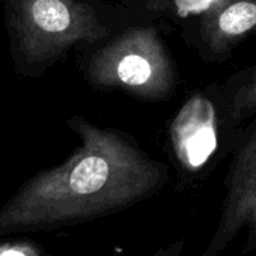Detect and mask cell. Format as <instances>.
<instances>
[{
    "instance_id": "7",
    "label": "cell",
    "mask_w": 256,
    "mask_h": 256,
    "mask_svg": "<svg viewBox=\"0 0 256 256\" xmlns=\"http://www.w3.org/2000/svg\"><path fill=\"white\" fill-rule=\"evenodd\" d=\"M228 114L234 125L241 128L242 122L256 116V70L238 84L229 88L223 95Z\"/></svg>"
},
{
    "instance_id": "8",
    "label": "cell",
    "mask_w": 256,
    "mask_h": 256,
    "mask_svg": "<svg viewBox=\"0 0 256 256\" xmlns=\"http://www.w3.org/2000/svg\"><path fill=\"white\" fill-rule=\"evenodd\" d=\"M0 256H48V254L36 241L0 238Z\"/></svg>"
},
{
    "instance_id": "3",
    "label": "cell",
    "mask_w": 256,
    "mask_h": 256,
    "mask_svg": "<svg viewBox=\"0 0 256 256\" xmlns=\"http://www.w3.org/2000/svg\"><path fill=\"white\" fill-rule=\"evenodd\" d=\"M84 77L101 90H122L142 101H166L176 88L174 60L152 28H132L88 60Z\"/></svg>"
},
{
    "instance_id": "10",
    "label": "cell",
    "mask_w": 256,
    "mask_h": 256,
    "mask_svg": "<svg viewBox=\"0 0 256 256\" xmlns=\"http://www.w3.org/2000/svg\"><path fill=\"white\" fill-rule=\"evenodd\" d=\"M184 247H186V240L184 238H180L176 241H172V242L163 246L162 248H158L157 252H154L151 256H182ZM102 256H118V254L108 253V254H102Z\"/></svg>"
},
{
    "instance_id": "1",
    "label": "cell",
    "mask_w": 256,
    "mask_h": 256,
    "mask_svg": "<svg viewBox=\"0 0 256 256\" xmlns=\"http://www.w3.org/2000/svg\"><path fill=\"white\" fill-rule=\"evenodd\" d=\"M80 146L60 164L36 172L0 206V238L102 218L158 194L170 180L166 163L128 133L71 116Z\"/></svg>"
},
{
    "instance_id": "9",
    "label": "cell",
    "mask_w": 256,
    "mask_h": 256,
    "mask_svg": "<svg viewBox=\"0 0 256 256\" xmlns=\"http://www.w3.org/2000/svg\"><path fill=\"white\" fill-rule=\"evenodd\" d=\"M181 14L192 12H211L226 0H175Z\"/></svg>"
},
{
    "instance_id": "6",
    "label": "cell",
    "mask_w": 256,
    "mask_h": 256,
    "mask_svg": "<svg viewBox=\"0 0 256 256\" xmlns=\"http://www.w3.org/2000/svg\"><path fill=\"white\" fill-rule=\"evenodd\" d=\"M256 32V0H226L206 14L202 38L208 52L223 56L244 36Z\"/></svg>"
},
{
    "instance_id": "11",
    "label": "cell",
    "mask_w": 256,
    "mask_h": 256,
    "mask_svg": "<svg viewBox=\"0 0 256 256\" xmlns=\"http://www.w3.org/2000/svg\"><path fill=\"white\" fill-rule=\"evenodd\" d=\"M169 5V0H148V6L151 10H158V11H163L166 10Z\"/></svg>"
},
{
    "instance_id": "2",
    "label": "cell",
    "mask_w": 256,
    "mask_h": 256,
    "mask_svg": "<svg viewBox=\"0 0 256 256\" xmlns=\"http://www.w3.org/2000/svg\"><path fill=\"white\" fill-rule=\"evenodd\" d=\"M8 24L16 66L28 77L41 76L71 47L108 35L78 0H8Z\"/></svg>"
},
{
    "instance_id": "4",
    "label": "cell",
    "mask_w": 256,
    "mask_h": 256,
    "mask_svg": "<svg viewBox=\"0 0 256 256\" xmlns=\"http://www.w3.org/2000/svg\"><path fill=\"white\" fill-rule=\"evenodd\" d=\"M241 128L232 124L223 96L208 92L192 94L178 108L168 126V150L180 181L204 180L232 152Z\"/></svg>"
},
{
    "instance_id": "5",
    "label": "cell",
    "mask_w": 256,
    "mask_h": 256,
    "mask_svg": "<svg viewBox=\"0 0 256 256\" xmlns=\"http://www.w3.org/2000/svg\"><path fill=\"white\" fill-rule=\"evenodd\" d=\"M230 154L218 222L200 256H220L241 235V254L256 250V119L240 130Z\"/></svg>"
}]
</instances>
